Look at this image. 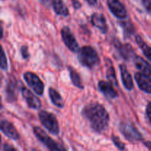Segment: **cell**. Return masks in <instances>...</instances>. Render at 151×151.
Instances as JSON below:
<instances>
[{
    "instance_id": "1",
    "label": "cell",
    "mask_w": 151,
    "mask_h": 151,
    "mask_svg": "<svg viewBox=\"0 0 151 151\" xmlns=\"http://www.w3.org/2000/svg\"><path fill=\"white\" fill-rule=\"evenodd\" d=\"M82 115L89 122L91 128L97 133L106 131L109 125V114L103 105L91 103L83 108Z\"/></svg>"
},
{
    "instance_id": "2",
    "label": "cell",
    "mask_w": 151,
    "mask_h": 151,
    "mask_svg": "<svg viewBox=\"0 0 151 151\" xmlns=\"http://www.w3.org/2000/svg\"><path fill=\"white\" fill-rule=\"evenodd\" d=\"M78 60L81 65L85 67L92 69L100 63V58L93 47L84 46L78 52Z\"/></svg>"
},
{
    "instance_id": "3",
    "label": "cell",
    "mask_w": 151,
    "mask_h": 151,
    "mask_svg": "<svg viewBox=\"0 0 151 151\" xmlns=\"http://www.w3.org/2000/svg\"><path fill=\"white\" fill-rule=\"evenodd\" d=\"M33 133L41 142L46 146L49 151H67L66 149L59 144L55 140L52 139L47 133L39 127H34Z\"/></svg>"
},
{
    "instance_id": "4",
    "label": "cell",
    "mask_w": 151,
    "mask_h": 151,
    "mask_svg": "<svg viewBox=\"0 0 151 151\" xmlns=\"http://www.w3.org/2000/svg\"><path fill=\"white\" fill-rule=\"evenodd\" d=\"M38 118L43 126L47 129L50 134L55 136L59 134V124L54 114L46 111H41L38 113Z\"/></svg>"
},
{
    "instance_id": "5",
    "label": "cell",
    "mask_w": 151,
    "mask_h": 151,
    "mask_svg": "<svg viewBox=\"0 0 151 151\" xmlns=\"http://www.w3.org/2000/svg\"><path fill=\"white\" fill-rule=\"evenodd\" d=\"M119 131L125 138L130 142L141 141L143 139L141 133L132 124L122 122L119 125Z\"/></svg>"
},
{
    "instance_id": "6",
    "label": "cell",
    "mask_w": 151,
    "mask_h": 151,
    "mask_svg": "<svg viewBox=\"0 0 151 151\" xmlns=\"http://www.w3.org/2000/svg\"><path fill=\"white\" fill-rule=\"evenodd\" d=\"M24 79L35 94L42 95L44 91V84L38 75L33 72H27L24 74Z\"/></svg>"
},
{
    "instance_id": "7",
    "label": "cell",
    "mask_w": 151,
    "mask_h": 151,
    "mask_svg": "<svg viewBox=\"0 0 151 151\" xmlns=\"http://www.w3.org/2000/svg\"><path fill=\"white\" fill-rule=\"evenodd\" d=\"M60 32H61V37L63 43L68 47V49L73 52H78L80 50L79 44L75 37L74 36L73 33L71 32L69 27H63Z\"/></svg>"
},
{
    "instance_id": "8",
    "label": "cell",
    "mask_w": 151,
    "mask_h": 151,
    "mask_svg": "<svg viewBox=\"0 0 151 151\" xmlns=\"http://www.w3.org/2000/svg\"><path fill=\"white\" fill-rule=\"evenodd\" d=\"M108 7L111 13L119 19H124L128 16L125 6L120 0H106Z\"/></svg>"
},
{
    "instance_id": "9",
    "label": "cell",
    "mask_w": 151,
    "mask_h": 151,
    "mask_svg": "<svg viewBox=\"0 0 151 151\" xmlns=\"http://www.w3.org/2000/svg\"><path fill=\"white\" fill-rule=\"evenodd\" d=\"M22 94L29 108L32 109H38L41 108V101L30 90L26 87H23L22 88Z\"/></svg>"
},
{
    "instance_id": "10",
    "label": "cell",
    "mask_w": 151,
    "mask_h": 151,
    "mask_svg": "<svg viewBox=\"0 0 151 151\" xmlns=\"http://www.w3.org/2000/svg\"><path fill=\"white\" fill-rule=\"evenodd\" d=\"M135 78L138 86L139 87L142 91L151 94V78L147 75H144L140 72H137L135 74Z\"/></svg>"
},
{
    "instance_id": "11",
    "label": "cell",
    "mask_w": 151,
    "mask_h": 151,
    "mask_svg": "<svg viewBox=\"0 0 151 151\" xmlns=\"http://www.w3.org/2000/svg\"><path fill=\"white\" fill-rule=\"evenodd\" d=\"M1 131L7 137L13 140L19 139V134L13 124L7 120H1Z\"/></svg>"
},
{
    "instance_id": "12",
    "label": "cell",
    "mask_w": 151,
    "mask_h": 151,
    "mask_svg": "<svg viewBox=\"0 0 151 151\" xmlns=\"http://www.w3.org/2000/svg\"><path fill=\"white\" fill-rule=\"evenodd\" d=\"M99 90L103 93V95L109 99H114L118 97V94L114 88V86L109 82L100 81L98 83Z\"/></svg>"
},
{
    "instance_id": "13",
    "label": "cell",
    "mask_w": 151,
    "mask_h": 151,
    "mask_svg": "<svg viewBox=\"0 0 151 151\" xmlns=\"http://www.w3.org/2000/svg\"><path fill=\"white\" fill-rule=\"evenodd\" d=\"M91 22L95 27L98 28L103 33H106L108 31V26L106 19L102 13H94L91 15Z\"/></svg>"
},
{
    "instance_id": "14",
    "label": "cell",
    "mask_w": 151,
    "mask_h": 151,
    "mask_svg": "<svg viewBox=\"0 0 151 151\" xmlns=\"http://www.w3.org/2000/svg\"><path fill=\"white\" fill-rule=\"evenodd\" d=\"M133 60H134V63L136 67L139 70L141 71L142 73L151 77V65L150 63H147L145 59L138 55H136Z\"/></svg>"
},
{
    "instance_id": "15",
    "label": "cell",
    "mask_w": 151,
    "mask_h": 151,
    "mask_svg": "<svg viewBox=\"0 0 151 151\" xmlns=\"http://www.w3.org/2000/svg\"><path fill=\"white\" fill-rule=\"evenodd\" d=\"M119 69H120V74H121V78H122V83H123L124 86L127 90H132L134 88V82H133V79L131 78V74L128 72L127 67L125 65L121 64L119 66Z\"/></svg>"
},
{
    "instance_id": "16",
    "label": "cell",
    "mask_w": 151,
    "mask_h": 151,
    "mask_svg": "<svg viewBox=\"0 0 151 151\" xmlns=\"http://www.w3.org/2000/svg\"><path fill=\"white\" fill-rule=\"evenodd\" d=\"M53 10L56 14L62 16H68L69 10L67 6L63 2V0H51Z\"/></svg>"
},
{
    "instance_id": "17",
    "label": "cell",
    "mask_w": 151,
    "mask_h": 151,
    "mask_svg": "<svg viewBox=\"0 0 151 151\" xmlns=\"http://www.w3.org/2000/svg\"><path fill=\"white\" fill-rule=\"evenodd\" d=\"M118 51H119V55L125 60H129L131 58L134 59L136 56L134 49L128 44H122L120 43H118Z\"/></svg>"
},
{
    "instance_id": "18",
    "label": "cell",
    "mask_w": 151,
    "mask_h": 151,
    "mask_svg": "<svg viewBox=\"0 0 151 151\" xmlns=\"http://www.w3.org/2000/svg\"><path fill=\"white\" fill-rule=\"evenodd\" d=\"M49 96L52 103L58 108H63L64 106V101L60 94L55 88L50 87L49 88Z\"/></svg>"
},
{
    "instance_id": "19",
    "label": "cell",
    "mask_w": 151,
    "mask_h": 151,
    "mask_svg": "<svg viewBox=\"0 0 151 151\" xmlns=\"http://www.w3.org/2000/svg\"><path fill=\"white\" fill-rule=\"evenodd\" d=\"M106 66H107V72H106V75H107V79L109 80V83H111L113 86H118L117 80H116V74H115L114 68L113 63L111 61V60L107 59L106 62Z\"/></svg>"
},
{
    "instance_id": "20",
    "label": "cell",
    "mask_w": 151,
    "mask_h": 151,
    "mask_svg": "<svg viewBox=\"0 0 151 151\" xmlns=\"http://www.w3.org/2000/svg\"><path fill=\"white\" fill-rule=\"evenodd\" d=\"M16 82L14 80H10L7 86V99L9 101H15L16 99V90L17 84Z\"/></svg>"
},
{
    "instance_id": "21",
    "label": "cell",
    "mask_w": 151,
    "mask_h": 151,
    "mask_svg": "<svg viewBox=\"0 0 151 151\" xmlns=\"http://www.w3.org/2000/svg\"><path fill=\"white\" fill-rule=\"evenodd\" d=\"M69 72V75H70V78L72 80V82L74 85L75 86L78 88L83 89V85L82 81H81V78L80 77V75L78 72L75 71V69H73L71 66L68 67Z\"/></svg>"
},
{
    "instance_id": "22",
    "label": "cell",
    "mask_w": 151,
    "mask_h": 151,
    "mask_svg": "<svg viewBox=\"0 0 151 151\" xmlns=\"http://www.w3.org/2000/svg\"><path fill=\"white\" fill-rule=\"evenodd\" d=\"M136 41H137V44L139 47V48L142 50L143 53L146 58L149 59L151 61V47H149L144 41L142 38L139 36V35H137L136 36Z\"/></svg>"
},
{
    "instance_id": "23",
    "label": "cell",
    "mask_w": 151,
    "mask_h": 151,
    "mask_svg": "<svg viewBox=\"0 0 151 151\" xmlns=\"http://www.w3.org/2000/svg\"><path fill=\"white\" fill-rule=\"evenodd\" d=\"M120 26L123 28L124 32H125V35H131L132 34L134 33L135 32V28H134V25H133L132 23L128 21V22H119Z\"/></svg>"
},
{
    "instance_id": "24",
    "label": "cell",
    "mask_w": 151,
    "mask_h": 151,
    "mask_svg": "<svg viewBox=\"0 0 151 151\" xmlns=\"http://www.w3.org/2000/svg\"><path fill=\"white\" fill-rule=\"evenodd\" d=\"M111 139L112 141H113L114 144L115 145V146H116L118 149H119L120 150H123L124 149H125V144L121 142V140L119 139V137H116L115 135H112Z\"/></svg>"
},
{
    "instance_id": "25",
    "label": "cell",
    "mask_w": 151,
    "mask_h": 151,
    "mask_svg": "<svg viewBox=\"0 0 151 151\" xmlns=\"http://www.w3.org/2000/svg\"><path fill=\"white\" fill-rule=\"evenodd\" d=\"M1 69L2 70L5 71L7 69V58H6L5 53H4L3 48L1 49Z\"/></svg>"
},
{
    "instance_id": "26",
    "label": "cell",
    "mask_w": 151,
    "mask_h": 151,
    "mask_svg": "<svg viewBox=\"0 0 151 151\" xmlns=\"http://www.w3.org/2000/svg\"><path fill=\"white\" fill-rule=\"evenodd\" d=\"M146 11L151 15V0H141Z\"/></svg>"
},
{
    "instance_id": "27",
    "label": "cell",
    "mask_w": 151,
    "mask_h": 151,
    "mask_svg": "<svg viewBox=\"0 0 151 151\" xmlns=\"http://www.w3.org/2000/svg\"><path fill=\"white\" fill-rule=\"evenodd\" d=\"M21 52H22V55L24 59H27L29 58V52H28V48L26 46H23V47L21 48Z\"/></svg>"
},
{
    "instance_id": "28",
    "label": "cell",
    "mask_w": 151,
    "mask_h": 151,
    "mask_svg": "<svg viewBox=\"0 0 151 151\" xmlns=\"http://www.w3.org/2000/svg\"><path fill=\"white\" fill-rule=\"evenodd\" d=\"M146 114H147V118L151 123V102L147 104V107H146Z\"/></svg>"
},
{
    "instance_id": "29",
    "label": "cell",
    "mask_w": 151,
    "mask_h": 151,
    "mask_svg": "<svg viewBox=\"0 0 151 151\" xmlns=\"http://www.w3.org/2000/svg\"><path fill=\"white\" fill-rule=\"evenodd\" d=\"M3 151H17L13 146H11L10 145L5 143L3 145Z\"/></svg>"
},
{
    "instance_id": "30",
    "label": "cell",
    "mask_w": 151,
    "mask_h": 151,
    "mask_svg": "<svg viewBox=\"0 0 151 151\" xmlns=\"http://www.w3.org/2000/svg\"><path fill=\"white\" fill-rule=\"evenodd\" d=\"M72 5H73L74 8L75 9H80L81 7V3L78 0H72Z\"/></svg>"
},
{
    "instance_id": "31",
    "label": "cell",
    "mask_w": 151,
    "mask_h": 151,
    "mask_svg": "<svg viewBox=\"0 0 151 151\" xmlns=\"http://www.w3.org/2000/svg\"><path fill=\"white\" fill-rule=\"evenodd\" d=\"M85 1H86L88 4H90V5L91 6L96 5L97 3V0H85Z\"/></svg>"
},
{
    "instance_id": "32",
    "label": "cell",
    "mask_w": 151,
    "mask_h": 151,
    "mask_svg": "<svg viewBox=\"0 0 151 151\" xmlns=\"http://www.w3.org/2000/svg\"><path fill=\"white\" fill-rule=\"evenodd\" d=\"M40 1H41V2L44 4H47L49 3V0H40Z\"/></svg>"
},
{
    "instance_id": "33",
    "label": "cell",
    "mask_w": 151,
    "mask_h": 151,
    "mask_svg": "<svg viewBox=\"0 0 151 151\" xmlns=\"http://www.w3.org/2000/svg\"><path fill=\"white\" fill-rule=\"evenodd\" d=\"M31 151H38V150H37L36 149H32V150H31Z\"/></svg>"
}]
</instances>
